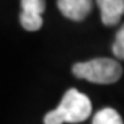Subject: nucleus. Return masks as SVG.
I'll list each match as a JSON object with an SVG mask.
<instances>
[{
  "label": "nucleus",
  "mask_w": 124,
  "mask_h": 124,
  "mask_svg": "<svg viewBox=\"0 0 124 124\" xmlns=\"http://www.w3.org/2000/svg\"><path fill=\"white\" fill-rule=\"evenodd\" d=\"M72 70L76 77L85 79L98 84H112L120 79L123 73L121 65L110 58H97L73 65Z\"/></svg>",
  "instance_id": "nucleus-2"
},
{
  "label": "nucleus",
  "mask_w": 124,
  "mask_h": 124,
  "mask_svg": "<svg viewBox=\"0 0 124 124\" xmlns=\"http://www.w3.org/2000/svg\"><path fill=\"white\" fill-rule=\"evenodd\" d=\"M93 124H123V120L115 109L105 108L94 116Z\"/></svg>",
  "instance_id": "nucleus-6"
},
{
  "label": "nucleus",
  "mask_w": 124,
  "mask_h": 124,
  "mask_svg": "<svg viewBox=\"0 0 124 124\" xmlns=\"http://www.w3.org/2000/svg\"><path fill=\"white\" fill-rule=\"evenodd\" d=\"M58 8L72 21H83L93 8V0H58Z\"/></svg>",
  "instance_id": "nucleus-4"
},
{
  "label": "nucleus",
  "mask_w": 124,
  "mask_h": 124,
  "mask_svg": "<svg viewBox=\"0 0 124 124\" xmlns=\"http://www.w3.org/2000/svg\"><path fill=\"white\" fill-rule=\"evenodd\" d=\"M113 54L119 59L124 58V28H120L119 33L116 36L115 44H113Z\"/></svg>",
  "instance_id": "nucleus-7"
},
{
  "label": "nucleus",
  "mask_w": 124,
  "mask_h": 124,
  "mask_svg": "<svg viewBox=\"0 0 124 124\" xmlns=\"http://www.w3.org/2000/svg\"><path fill=\"white\" fill-rule=\"evenodd\" d=\"M22 13L19 17L21 25L29 32L39 31L43 26L41 14L46 8L44 0H21Z\"/></svg>",
  "instance_id": "nucleus-3"
},
{
  "label": "nucleus",
  "mask_w": 124,
  "mask_h": 124,
  "mask_svg": "<svg viewBox=\"0 0 124 124\" xmlns=\"http://www.w3.org/2000/svg\"><path fill=\"white\" fill-rule=\"evenodd\" d=\"M101 8L102 22L108 26H113L123 17L124 13V0H97Z\"/></svg>",
  "instance_id": "nucleus-5"
},
{
  "label": "nucleus",
  "mask_w": 124,
  "mask_h": 124,
  "mask_svg": "<svg viewBox=\"0 0 124 124\" xmlns=\"http://www.w3.org/2000/svg\"><path fill=\"white\" fill-rule=\"evenodd\" d=\"M91 109L93 106L88 97L70 88L62 97L59 105L44 116V124L80 123L90 117Z\"/></svg>",
  "instance_id": "nucleus-1"
}]
</instances>
